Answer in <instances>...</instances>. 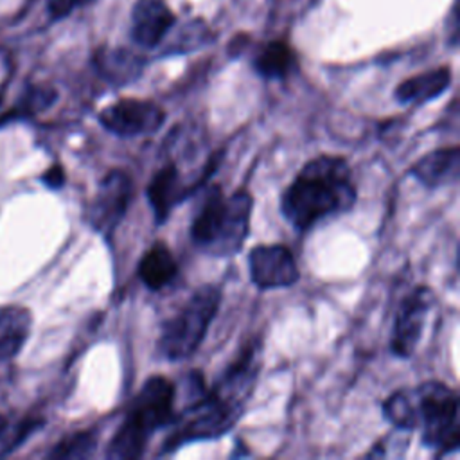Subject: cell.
<instances>
[{
  "instance_id": "13",
  "label": "cell",
  "mask_w": 460,
  "mask_h": 460,
  "mask_svg": "<svg viewBox=\"0 0 460 460\" xmlns=\"http://www.w3.org/2000/svg\"><path fill=\"white\" fill-rule=\"evenodd\" d=\"M460 172V147H438L426 153L410 169V174L428 189H438L458 180Z\"/></svg>"
},
{
  "instance_id": "14",
  "label": "cell",
  "mask_w": 460,
  "mask_h": 460,
  "mask_svg": "<svg viewBox=\"0 0 460 460\" xmlns=\"http://www.w3.org/2000/svg\"><path fill=\"white\" fill-rule=\"evenodd\" d=\"M178 262L164 241L153 243L138 261L137 273L142 284L151 291L167 288L178 277Z\"/></svg>"
},
{
  "instance_id": "16",
  "label": "cell",
  "mask_w": 460,
  "mask_h": 460,
  "mask_svg": "<svg viewBox=\"0 0 460 460\" xmlns=\"http://www.w3.org/2000/svg\"><path fill=\"white\" fill-rule=\"evenodd\" d=\"M32 327V313L23 305L0 311V361L13 359L25 345Z\"/></svg>"
},
{
  "instance_id": "6",
  "label": "cell",
  "mask_w": 460,
  "mask_h": 460,
  "mask_svg": "<svg viewBox=\"0 0 460 460\" xmlns=\"http://www.w3.org/2000/svg\"><path fill=\"white\" fill-rule=\"evenodd\" d=\"M411 395L422 446L437 455L455 453L460 446L456 392L442 381H424Z\"/></svg>"
},
{
  "instance_id": "19",
  "label": "cell",
  "mask_w": 460,
  "mask_h": 460,
  "mask_svg": "<svg viewBox=\"0 0 460 460\" xmlns=\"http://www.w3.org/2000/svg\"><path fill=\"white\" fill-rule=\"evenodd\" d=\"M385 419L399 431L417 429V417L411 390H397L383 402Z\"/></svg>"
},
{
  "instance_id": "1",
  "label": "cell",
  "mask_w": 460,
  "mask_h": 460,
  "mask_svg": "<svg viewBox=\"0 0 460 460\" xmlns=\"http://www.w3.org/2000/svg\"><path fill=\"white\" fill-rule=\"evenodd\" d=\"M259 365V345L246 343L221 377L176 415L172 433L164 440L160 453L167 455L185 444L214 440L230 431L255 390Z\"/></svg>"
},
{
  "instance_id": "5",
  "label": "cell",
  "mask_w": 460,
  "mask_h": 460,
  "mask_svg": "<svg viewBox=\"0 0 460 460\" xmlns=\"http://www.w3.org/2000/svg\"><path fill=\"white\" fill-rule=\"evenodd\" d=\"M223 291L216 284L194 289L181 309L162 323L158 350L169 361L189 359L203 343L207 331L221 305Z\"/></svg>"
},
{
  "instance_id": "11",
  "label": "cell",
  "mask_w": 460,
  "mask_h": 460,
  "mask_svg": "<svg viewBox=\"0 0 460 460\" xmlns=\"http://www.w3.org/2000/svg\"><path fill=\"white\" fill-rule=\"evenodd\" d=\"M198 187L192 181H185L174 162L160 167L146 189V198L155 214V223L164 225L171 212Z\"/></svg>"
},
{
  "instance_id": "24",
  "label": "cell",
  "mask_w": 460,
  "mask_h": 460,
  "mask_svg": "<svg viewBox=\"0 0 460 460\" xmlns=\"http://www.w3.org/2000/svg\"><path fill=\"white\" fill-rule=\"evenodd\" d=\"M5 426H7V419H5L4 415H0V435H2V431L5 429Z\"/></svg>"
},
{
  "instance_id": "4",
  "label": "cell",
  "mask_w": 460,
  "mask_h": 460,
  "mask_svg": "<svg viewBox=\"0 0 460 460\" xmlns=\"http://www.w3.org/2000/svg\"><path fill=\"white\" fill-rule=\"evenodd\" d=\"M176 386L164 376H151L144 381L138 394L131 399L122 424L111 437L106 456L115 460L140 458L151 437L172 426Z\"/></svg>"
},
{
  "instance_id": "18",
  "label": "cell",
  "mask_w": 460,
  "mask_h": 460,
  "mask_svg": "<svg viewBox=\"0 0 460 460\" xmlns=\"http://www.w3.org/2000/svg\"><path fill=\"white\" fill-rule=\"evenodd\" d=\"M295 66V52L286 41L266 43L253 59L255 72L264 79H284Z\"/></svg>"
},
{
  "instance_id": "15",
  "label": "cell",
  "mask_w": 460,
  "mask_h": 460,
  "mask_svg": "<svg viewBox=\"0 0 460 460\" xmlns=\"http://www.w3.org/2000/svg\"><path fill=\"white\" fill-rule=\"evenodd\" d=\"M451 84L449 66H438L397 84L394 97L401 104H424L440 97Z\"/></svg>"
},
{
  "instance_id": "3",
  "label": "cell",
  "mask_w": 460,
  "mask_h": 460,
  "mask_svg": "<svg viewBox=\"0 0 460 460\" xmlns=\"http://www.w3.org/2000/svg\"><path fill=\"white\" fill-rule=\"evenodd\" d=\"M252 210L253 198L246 189L225 196L219 185H212L192 217V244L217 259L239 253L250 232Z\"/></svg>"
},
{
  "instance_id": "9",
  "label": "cell",
  "mask_w": 460,
  "mask_h": 460,
  "mask_svg": "<svg viewBox=\"0 0 460 460\" xmlns=\"http://www.w3.org/2000/svg\"><path fill=\"white\" fill-rule=\"evenodd\" d=\"M435 295L428 286H417L404 300L401 302L394 331L390 336V350L394 356L408 359L413 356L426 325L428 313L431 311Z\"/></svg>"
},
{
  "instance_id": "8",
  "label": "cell",
  "mask_w": 460,
  "mask_h": 460,
  "mask_svg": "<svg viewBox=\"0 0 460 460\" xmlns=\"http://www.w3.org/2000/svg\"><path fill=\"white\" fill-rule=\"evenodd\" d=\"M165 110L149 99L124 97L99 113L101 126L119 138L156 133L165 122Z\"/></svg>"
},
{
  "instance_id": "21",
  "label": "cell",
  "mask_w": 460,
  "mask_h": 460,
  "mask_svg": "<svg viewBox=\"0 0 460 460\" xmlns=\"http://www.w3.org/2000/svg\"><path fill=\"white\" fill-rule=\"evenodd\" d=\"M56 97H58V92L52 86H43V84L31 86L25 92V95L22 99V108L18 111L25 113V115L40 113V111L47 110L49 106H52Z\"/></svg>"
},
{
  "instance_id": "12",
  "label": "cell",
  "mask_w": 460,
  "mask_h": 460,
  "mask_svg": "<svg viewBox=\"0 0 460 460\" xmlns=\"http://www.w3.org/2000/svg\"><path fill=\"white\" fill-rule=\"evenodd\" d=\"M174 25L165 0H137L131 11V36L144 49L156 47Z\"/></svg>"
},
{
  "instance_id": "17",
  "label": "cell",
  "mask_w": 460,
  "mask_h": 460,
  "mask_svg": "<svg viewBox=\"0 0 460 460\" xmlns=\"http://www.w3.org/2000/svg\"><path fill=\"white\" fill-rule=\"evenodd\" d=\"M95 65L99 74L113 84H126L135 81L144 68L142 58L124 49L101 50L95 58Z\"/></svg>"
},
{
  "instance_id": "10",
  "label": "cell",
  "mask_w": 460,
  "mask_h": 460,
  "mask_svg": "<svg viewBox=\"0 0 460 460\" xmlns=\"http://www.w3.org/2000/svg\"><path fill=\"white\" fill-rule=\"evenodd\" d=\"M250 280L259 289L291 288L300 280L293 252L284 244H257L248 253Z\"/></svg>"
},
{
  "instance_id": "7",
  "label": "cell",
  "mask_w": 460,
  "mask_h": 460,
  "mask_svg": "<svg viewBox=\"0 0 460 460\" xmlns=\"http://www.w3.org/2000/svg\"><path fill=\"white\" fill-rule=\"evenodd\" d=\"M133 198V180L124 169H111L101 180L88 207V223L102 235H111L124 221Z\"/></svg>"
},
{
  "instance_id": "22",
  "label": "cell",
  "mask_w": 460,
  "mask_h": 460,
  "mask_svg": "<svg viewBox=\"0 0 460 460\" xmlns=\"http://www.w3.org/2000/svg\"><path fill=\"white\" fill-rule=\"evenodd\" d=\"M40 180L45 183V187L56 190V189H61L65 185L66 174H65V169H63L61 164H54L49 169H45V172L41 174Z\"/></svg>"
},
{
  "instance_id": "20",
  "label": "cell",
  "mask_w": 460,
  "mask_h": 460,
  "mask_svg": "<svg viewBox=\"0 0 460 460\" xmlns=\"http://www.w3.org/2000/svg\"><path fill=\"white\" fill-rule=\"evenodd\" d=\"M99 433L95 429H81L63 437L49 453V458L54 460H72V458H88L97 447Z\"/></svg>"
},
{
  "instance_id": "23",
  "label": "cell",
  "mask_w": 460,
  "mask_h": 460,
  "mask_svg": "<svg viewBox=\"0 0 460 460\" xmlns=\"http://www.w3.org/2000/svg\"><path fill=\"white\" fill-rule=\"evenodd\" d=\"M83 0H47V11L52 20L65 18L70 14Z\"/></svg>"
},
{
  "instance_id": "2",
  "label": "cell",
  "mask_w": 460,
  "mask_h": 460,
  "mask_svg": "<svg viewBox=\"0 0 460 460\" xmlns=\"http://www.w3.org/2000/svg\"><path fill=\"white\" fill-rule=\"evenodd\" d=\"M358 199L352 169L345 156L320 155L302 165L280 196L284 219L298 232L349 212Z\"/></svg>"
}]
</instances>
